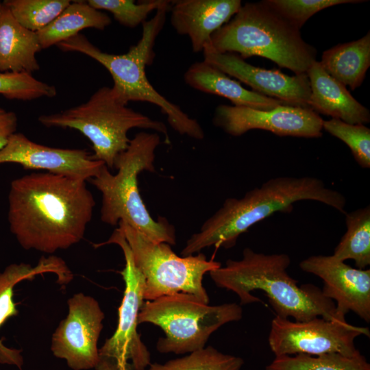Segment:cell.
Here are the masks:
<instances>
[{
  "instance_id": "6da1fadb",
  "label": "cell",
  "mask_w": 370,
  "mask_h": 370,
  "mask_svg": "<svg viewBox=\"0 0 370 370\" xmlns=\"http://www.w3.org/2000/svg\"><path fill=\"white\" fill-rule=\"evenodd\" d=\"M95 205L86 181L49 172L25 175L10 184V230L23 249L53 254L84 238Z\"/></svg>"
},
{
  "instance_id": "7a4b0ae2",
  "label": "cell",
  "mask_w": 370,
  "mask_h": 370,
  "mask_svg": "<svg viewBox=\"0 0 370 370\" xmlns=\"http://www.w3.org/2000/svg\"><path fill=\"white\" fill-rule=\"evenodd\" d=\"M306 200L321 202L345 214V197L327 187L321 180L309 176L273 177L240 199H225L200 230L188 239L181 255L191 256L211 246L231 248L254 224L275 212H291L294 203Z\"/></svg>"
},
{
  "instance_id": "3957f363",
  "label": "cell",
  "mask_w": 370,
  "mask_h": 370,
  "mask_svg": "<svg viewBox=\"0 0 370 370\" xmlns=\"http://www.w3.org/2000/svg\"><path fill=\"white\" fill-rule=\"evenodd\" d=\"M291 262L286 254H265L246 247L241 260L229 259L209 273L218 287L235 293L241 305L262 302L251 294L258 290L267 297L277 317L297 321L317 317L346 321L337 315L335 303L321 289L311 284L298 285L287 272Z\"/></svg>"
},
{
  "instance_id": "277c9868",
  "label": "cell",
  "mask_w": 370,
  "mask_h": 370,
  "mask_svg": "<svg viewBox=\"0 0 370 370\" xmlns=\"http://www.w3.org/2000/svg\"><path fill=\"white\" fill-rule=\"evenodd\" d=\"M171 2L164 0L152 18L143 23L141 38L123 54L102 51L81 34L56 45L64 51L85 54L103 65L112 77V88L126 103L142 101L154 104L167 116L169 124L175 131L181 135L201 140L204 132L198 121L160 94L147 77L146 66L153 63V47L165 23Z\"/></svg>"
},
{
  "instance_id": "5b68a950",
  "label": "cell",
  "mask_w": 370,
  "mask_h": 370,
  "mask_svg": "<svg viewBox=\"0 0 370 370\" xmlns=\"http://www.w3.org/2000/svg\"><path fill=\"white\" fill-rule=\"evenodd\" d=\"M160 144L158 133L140 132L130 140L127 148L116 158L110 173L104 164L89 180L101 193V220L116 225L123 221L156 243H176L175 230L164 217L154 220L144 204L138 188V175L143 171H155V151Z\"/></svg>"
},
{
  "instance_id": "8992f818",
  "label": "cell",
  "mask_w": 370,
  "mask_h": 370,
  "mask_svg": "<svg viewBox=\"0 0 370 370\" xmlns=\"http://www.w3.org/2000/svg\"><path fill=\"white\" fill-rule=\"evenodd\" d=\"M210 46L219 53H234L243 60L267 58L295 75L306 73L316 60L315 49L301 38L299 29L263 1L246 3L214 32Z\"/></svg>"
},
{
  "instance_id": "52a82bcc",
  "label": "cell",
  "mask_w": 370,
  "mask_h": 370,
  "mask_svg": "<svg viewBox=\"0 0 370 370\" xmlns=\"http://www.w3.org/2000/svg\"><path fill=\"white\" fill-rule=\"evenodd\" d=\"M112 87L103 86L89 99L79 106L38 117L47 127L72 128L79 131L92 143V158L113 169L116 156L125 151L130 140L127 132L133 128L154 130L162 134L164 142L170 144L167 127L127 106Z\"/></svg>"
},
{
  "instance_id": "ba28073f",
  "label": "cell",
  "mask_w": 370,
  "mask_h": 370,
  "mask_svg": "<svg viewBox=\"0 0 370 370\" xmlns=\"http://www.w3.org/2000/svg\"><path fill=\"white\" fill-rule=\"evenodd\" d=\"M242 317L243 309L238 304L210 306L180 293L144 302L138 323L153 324L164 332L156 344L159 352L183 354L204 348L214 332Z\"/></svg>"
},
{
  "instance_id": "9c48e42d",
  "label": "cell",
  "mask_w": 370,
  "mask_h": 370,
  "mask_svg": "<svg viewBox=\"0 0 370 370\" xmlns=\"http://www.w3.org/2000/svg\"><path fill=\"white\" fill-rule=\"evenodd\" d=\"M118 225L129 245L134 265L144 278L145 301L182 293L209 304L203 278L206 273L221 267V262L207 260L201 252L179 256L170 245L153 242L123 221Z\"/></svg>"
},
{
  "instance_id": "30bf717a",
  "label": "cell",
  "mask_w": 370,
  "mask_h": 370,
  "mask_svg": "<svg viewBox=\"0 0 370 370\" xmlns=\"http://www.w3.org/2000/svg\"><path fill=\"white\" fill-rule=\"evenodd\" d=\"M116 244L125 261L121 272L125 290L119 308L117 327L111 337L99 349L96 370H145L151 364L150 353L137 332L138 316L144 303L145 281L133 262L129 245L121 232L116 229L100 247Z\"/></svg>"
},
{
  "instance_id": "8fae6325",
  "label": "cell",
  "mask_w": 370,
  "mask_h": 370,
  "mask_svg": "<svg viewBox=\"0 0 370 370\" xmlns=\"http://www.w3.org/2000/svg\"><path fill=\"white\" fill-rule=\"evenodd\" d=\"M361 335L369 337V328L353 325L346 321L317 317L305 321H292L276 316L271 321L268 342L275 356L329 353L353 356L360 353L354 341Z\"/></svg>"
},
{
  "instance_id": "7c38bea8",
  "label": "cell",
  "mask_w": 370,
  "mask_h": 370,
  "mask_svg": "<svg viewBox=\"0 0 370 370\" xmlns=\"http://www.w3.org/2000/svg\"><path fill=\"white\" fill-rule=\"evenodd\" d=\"M68 306L67 316L52 335L51 349L74 370L95 368L104 313L95 298L82 293L73 295Z\"/></svg>"
},
{
  "instance_id": "4fadbf2b",
  "label": "cell",
  "mask_w": 370,
  "mask_h": 370,
  "mask_svg": "<svg viewBox=\"0 0 370 370\" xmlns=\"http://www.w3.org/2000/svg\"><path fill=\"white\" fill-rule=\"evenodd\" d=\"M323 121L309 108L284 104L269 110L219 105L213 116L214 125L233 136H242L251 130H263L280 136L319 138Z\"/></svg>"
},
{
  "instance_id": "5bb4252c",
  "label": "cell",
  "mask_w": 370,
  "mask_h": 370,
  "mask_svg": "<svg viewBox=\"0 0 370 370\" xmlns=\"http://www.w3.org/2000/svg\"><path fill=\"white\" fill-rule=\"evenodd\" d=\"M300 269L323 282L324 296L336 301L337 315L345 319L353 312L370 321V269L353 268L333 255L311 256L299 262Z\"/></svg>"
},
{
  "instance_id": "9a60e30c",
  "label": "cell",
  "mask_w": 370,
  "mask_h": 370,
  "mask_svg": "<svg viewBox=\"0 0 370 370\" xmlns=\"http://www.w3.org/2000/svg\"><path fill=\"white\" fill-rule=\"evenodd\" d=\"M202 52L205 62L249 86L253 91L286 105L309 108L310 87L306 73L290 76L279 70L256 67L236 53L217 52L210 45Z\"/></svg>"
},
{
  "instance_id": "2e32d148",
  "label": "cell",
  "mask_w": 370,
  "mask_h": 370,
  "mask_svg": "<svg viewBox=\"0 0 370 370\" xmlns=\"http://www.w3.org/2000/svg\"><path fill=\"white\" fill-rule=\"evenodd\" d=\"M15 163L25 169L44 170L86 181L95 177L105 164L86 150L55 148L38 144L22 133H14L0 150V164Z\"/></svg>"
},
{
  "instance_id": "e0dca14e",
  "label": "cell",
  "mask_w": 370,
  "mask_h": 370,
  "mask_svg": "<svg viewBox=\"0 0 370 370\" xmlns=\"http://www.w3.org/2000/svg\"><path fill=\"white\" fill-rule=\"evenodd\" d=\"M242 5L241 0H177L171 2V23L188 37L194 53L210 45L212 34L227 23Z\"/></svg>"
},
{
  "instance_id": "ac0fdd59",
  "label": "cell",
  "mask_w": 370,
  "mask_h": 370,
  "mask_svg": "<svg viewBox=\"0 0 370 370\" xmlns=\"http://www.w3.org/2000/svg\"><path fill=\"white\" fill-rule=\"evenodd\" d=\"M46 273L56 274L62 284H66L73 278L65 262L53 256L42 257L35 267L23 262L11 264L0 273V328L8 319L18 313L14 301V287L17 284ZM0 362L20 367L23 364L21 352L5 346L0 340Z\"/></svg>"
},
{
  "instance_id": "d6986e66",
  "label": "cell",
  "mask_w": 370,
  "mask_h": 370,
  "mask_svg": "<svg viewBox=\"0 0 370 370\" xmlns=\"http://www.w3.org/2000/svg\"><path fill=\"white\" fill-rule=\"evenodd\" d=\"M310 87L309 108L349 124L369 123V110L356 100L345 86L332 77L315 60L306 72Z\"/></svg>"
},
{
  "instance_id": "ffe728a7",
  "label": "cell",
  "mask_w": 370,
  "mask_h": 370,
  "mask_svg": "<svg viewBox=\"0 0 370 370\" xmlns=\"http://www.w3.org/2000/svg\"><path fill=\"white\" fill-rule=\"evenodd\" d=\"M184 80L197 90L227 98L235 106L269 110L286 105L279 99L245 89L238 82L204 60L192 64L184 73Z\"/></svg>"
},
{
  "instance_id": "44dd1931",
  "label": "cell",
  "mask_w": 370,
  "mask_h": 370,
  "mask_svg": "<svg viewBox=\"0 0 370 370\" xmlns=\"http://www.w3.org/2000/svg\"><path fill=\"white\" fill-rule=\"evenodd\" d=\"M36 32L22 26L8 8L0 5V72H27L40 69L36 55L42 50Z\"/></svg>"
},
{
  "instance_id": "7402d4cb",
  "label": "cell",
  "mask_w": 370,
  "mask_h": 370,
  "mask_svg": "<svg viewBox=\"0 0 370 370\" xmlns=\"http://www.w3.org/2000/svg\"><path fill=\"white\" fill-rule=\"evenodd\" d=\"M334 79L354 90L359 87L370 66V33L325 51L320 61Z\"/></svg>"
},
{
  "instance_id": "603a6c76",
  "label": "cell",
  "mask_w": 370,
  "mask_h": 370,
  "mask_svg": "<svg viewBox=\"0 0 370 370\" xmlns=\"http://www.w3.org/2000/svg\"><path fill=\"white\" fill-rule=\"evenodd\" d=\"M110 17L85 1H74L48 25L37 32L42 49L64 41L85 28L103 30L111 24Z\"/></svg>"
},
{
  "instance_id": "cb8c5ba5",
  "label": "cell",
  "mask_w": 370,
  "mask_h": 370,
  "mask_svg": "<svg viewBox=\"0 0 370 370\" xmlns=\"http://www.w3.org/2000/svg\"><path fill=\"white\" fill-rule=\"evenodd\" d=\"M347 231L334 249L341 261L353 260L359 269L370 264V206L345 212Z\"/></svg>"
},
{
  "instance_id": "d4e9b609",
  "label": "cell",
  "mask_w": 370,
  "mask_h": 370,
  "mask_svg": "<svg viewBox=\"0 0 370 370\" xmlns=\"http://www.w3.org/2000/svg\"><path fill=\"white\" fill-rule=\"evenodd\" d=\"M266 370H370V364L360 353L347 356L338 353L275 356Z\"/></svg>"
},
{
  "instance_id": "484cf974",
  "label": "cell",
  "mask_w": 370,
  "mask_h": 370,
  "mask_svg": "<svg viewBox=\"0 0 370 370\" xmlns=\"http://www.w3.org/2000/svg\"><path fill=\"white\" fill-rule=\"evenodd\" d=\"M243 363L241 357L208 346L164 364L151 363L145 370H241Z\"/></svg>"
},
{
  "instance_id": "4316f807",
  "label": "cell",
  "mask_w": 370,
  "mask_h": 370,
  "mask_svg": "<svg viewBox=\"0 0 370 370\" xmlns=\"http://www.w3.org/2000/svg\"><path fill=\"white\" fill-rule=\"evenodd\" d=\"M71 2L69 0H5L3 4L22 26L37 32L52 22Z\"/></svg>"
},
{
  "instance_id": "83f0119b",
  "label": "cell",
  "mask_w": 370,
  "mask_h": 370,
  "mask_svg": "<svg viewBox=\"0 0 370 370\" xmlns=\"http://www.w3.org/2000/svg\"><path fill=\"white\" fill-rule=\"evenodd\" d=\"M323 130L344 142L356 162L363 169L370 168V129L362 124H349L332 118L323 121Z\"/></svg>"
},
{
  "instance_id": "f1b7e54d",
  "label": "cell",
  "mask_w": 370,
  "mask_h": 370,
  "mask_svg": "<svg viewBox=\"0 0 370 370\" xmlns=\"http://www.w3.org/2000/svg\"><path fill=\"white\" fill-rule=\"evenodd\" d=\"M0 94L9 99L29 101L40 97H53L54 86L34 78L27 72H0Z\"/></svg>"
},
{
  "instance_id": "f546056e",
  "label": "cell",
  "mask_w": 370,
  "mask_h": 370,
  "mask_svg": "<svg viewBox=\"0 0 370 370\" xmlns=\"http://www.w3.org/2000/svg\"><path fill=\"white\" fill-rule=\"evenodd\" d=\"M362 0H264L263 2L292 25L300 29L308 19L327 8Z\"/></svg>"
},
{
  "instance_id": "4dcf8cb0",
  "label": "cell",
  "mask_w": 370,
  "mask_h": 370,
  "mask_svg": "<svg viewBox=\"0 0 370 370\" xmlns=\"http://www.w3.org/2000/svg\"><path fill=\"white\" fill-rule=\"evenodd\" d=\"M95 9L112 13L114 19L127 27H136L146 21L148 15L156 10L164 0H151L135 3L133 0H88Z\"/></svg>"
},
{
  "instance_id": "1f68e13d",
  "label": "cell",
  "mask_w": 370,
  "mask_h": 370,
  "mask_svg": "<svg viewBox=\"0 0 370 370\" xmlns=\"http://www.w3.org/2000/svg\"><path fill=\"white\" fill-rule=\"evenodd\" d=\"M16 114L5 110L0 106V150L6 145L11 136L16 133Z\"/></svg>"
},
{
  "instance_id": "d6a6232c",
  "label": "cell",
  "mask_w": 370,
  "mask_h": 370,
  "mask_svg": "<svg viewBox=\"0 0 370 370\" xmlns=\"http://www.w3.org/2000/svg\"><path fill=\"white\" fill-rule=\"evenodd\" d=\"M1 3H2L0 1V5H1Z\"/></svg>"
}]
</instances>
